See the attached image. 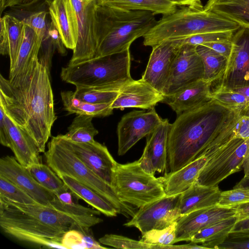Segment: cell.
I'll return each mask as SVG.
<instances>
[{
	"mask_svg": "<svg viewBox=\"0 0 249 249\" xmlns=\"http://www.w3.org/2000/svg\"><path fill=\"white\" fill-rule=\"evenodd\" d=\"M221 192L218 186H204L196 181L180 194L178 204L180 216L195 211L217 205Z\"/></svg>",
	"mask_w": 249,
	"mask_h": 249,
	"instance_id": "cell-25",
	"label": "cell"
},
{
	"mask_svg": "<svg viewBox=\"0 0 249 249\" xmlns=\"http://www.w3.org/2000/svg\"><path fill=\"white\" fill-rule=\"evenodd\" d=\"M238 112L212 99L178 115L171 124L168 134V173L177 171L200 157Z\"/></svg>",
	"mask_w": 249,
	"mask_h": 249,
	"instance_id": "cell-2",
	"label": "cell"
},
{
	"mask_svg": "<svg viewBox=\"0 0 249 249\" xmlns=\"http://www.w3.org/2000/svg\"><path fill=\"white\" fill-rule=\"evenodd\" d=\"M203 8L249 29V0H208Z\"/></svg>",
	"mask_w": 249,
	"mask_h": 249,
	"instance_id": "cell-28",
	"label": "cell"
},
{
	"mask_svg": "<svg viewBox=\"0 0 249 249\" xmlns=\"http://www.w3.org/2000/svg\"><path fill=\"white\" fill-rule=\"evenodd\" d=\"M99 242L101 244L116 249H152L153 246L141 240L138 241L114 234H106L99 239Z\"/></svg>",
	"mask_w": 249,
	"mask_h": 249,
	"instance_id": "cell-42",
	"label": "cell"
},
{
	"mask_svg": "<svg viewBox=\"0 0 249 249\" xmlns=\"http://www.w3.org/2000/svg\"><path fill=\"white\" fill-rule=\"evenodd\" d=\"M240 27L235 22L204 8L182 6L157 21L143 36V44L152 47L166 40L206 33L236 32Z\"/></svg>",
	"mask_w": 249,
	"mask_h": 249,
	"instance_id": "cell-5",
	"label": "cell"
},
{
	"mask_svg": "<svg viewBox=\"0 0 249 249\" xmlns=\"http://www.w3.org/2000/svg\"><path fill=\"white\" fill-rule=\"evenodd\" d=\"M237 219L234 216L218 221L195 234L190 241L201 244L206 249H218L228 237Z\"/></svg>",
	"mask_w": 249,
	"mask_h": 249,
	"instance_id": "cell-31",
	"label": "cell"
},
{
	"mask_svg": "<svg viewBox=\"0 0 249 249\" xmlns=\"http://www.w3.org/2000/svg\"><path fill=\"white\" fill-rule=\"evenodd\" d=\"M206 249L205 247L203 246L202 245H198V244L194 243L193 242L190 241V243L187 244L181 245H168V246H164L162 247L161 249Z\"/></svg>",
	"mask_w": 249,
	"mask_h": 249,
	"instance_id": "cell-54",
	"label": "cell"
},
{
	"mask_svg": "<svg viewBox=\"0 0 249 249\" xmlns=\"http://www.w3.org/2000/svg\"><path fill=\"white\" fill-rule=\"evenodd\" d=\"M4 119L7 130L5 146L11 149L18 162L26 168L32 164L41 163L40 152L32 138L6 113Z\"/></svg>",
	"mask_w": 249,
	"mask_h": 249,
	"instance_id": "cell-22",
	"label": "cell"
},
{
	"mask_svg": "<svg viewBox=\"0 0 249 249\" xmlns=\"http://www.w3.org/2000/svg\"><path fill=\"white\" fill-rule=\"evenodd\" d=\"M235 211L236 221L249 218V202L232 207Z\"/></svg>",
	"mask_w": 249,
	"mask_h": 249,
	"instance_id": "cell-52",
	"label": "cell"
},
{
	"mask_svg": "<svg viewBox=\"0 0 249 249\" xmlns=\"http://www.w3.org/2000/svg\"><path fill=\"white\" fill-rule=\"evenodd\" d=\"M0 196L18 203H37L20 188L1 176H0Z\"/></svg>",
	"mask_w": 249,
	"mask_h": 249,
	"instance_id": "cell-41",
	"label": "cell"
},
{
	"mask_svg": "<svg viewBox=\"0 0 249 249\" xmlns=\"http://www.w3.org/2000/svg\"><path fill=\"white\" fill-rule=\"evenodd\" d=\"M171 124L162 119L155 129L146 136L143 153L138 160L147 173L154 175L156 172L167 171V142Z\"/></svg>",
	"mask_w": 249,
	"mask_h": 249,
	"instance_id": "cell-17",
	"label": "cell"
},
{
	"mask_svg": "<svg viewBox=\"0 0 249 249\" xmlns=\"http://www.w3.org/2000/svg\"><path fill=\"white\" fill-rule=\"evenodd\" d=\"M180 196H165L139 208L124 225L135 227L142 234L152 230L170 226L181 217L178 210Z\"/></svg>",
	"mask_w": 249,
	"mask_h": 249,
	"instance_id": "cell-10",
	"label": "cell"
},
{
	"mask_svg": "<svg viewBox=\"0 0 249 249\" xmlns=\"http://www.w3.org/2000/svg\"><path fill=\"white\" fill-rule=\"evenodd\" d=\"M65 144L88 167L112 186L114 169L117 162L107 147L96 141L78 143L59 135Z\"/></svg>",
	"mask_w": 249,
	"mask_h": 249,
	"instance_id": "cell-15",
	"label": "cell"
},
{
	"mask_svg": "<svg viewBox=\"0 0 249 249\" xmlns=\"http://www.w3.org/2000/svg\"><path fill=\"white\" fill-rule=\"evenodd\" d=\"M0 176L12 182L38 204L51 206L55 196L53 192L36 181L27 169L20 164L15 157L6 156L0 159Z\"/></svg>",
	"mask_w": 249,
	"mask_h": 249,
	"instance_id": "cell-16",
	"label": "cell"
},
{
	"mask_svg": "<svg viewBox=\"0 0 249 249\" xmlns=\"http://www.w3.org/2000/svg\"><path fill=\"white\" fill-rule=\"evenodd\" d=\"M249 148V139H234L205 156L208 161L196 181L207 186L218 184L242 169L244 158Z\"/></svg>",
	"mask_w": 249,
	"mask_h": 249,
	"instance_id": "cell-9",
	"label": "cell"
},
{
	"mask_svg": "<svg viewBox=\"0 0 249 249\" xmlns=\"http://www.w3.org/2000/svg\"><path fill=\"white\" fill-rule=\"evenodd\" d=\"M212 98L225 107L242 113L249 112V99L233 89L217 87L212 89Z\"/></svg>",
	"mask_w": 249,
	"mask_h": 249,
	"instance_id": "cell-37",
	"label": "cell"
},
{
	"mask_svg": "<svg viewBox=\"0 0 249 249\" xmlns=\"http://www.w3.org/2000/svg\"><path fill=\"white\" fill-rule=\"evenodd\" d=\"M93 117L77 115L68 128V132L63 136L68 140L78 143L92 142L98 134L92 123Z\"/></svg>",
	"mask_w": 249,
	"mask_h": 249,
	"instance_id": "cell-36",
	"label": "cell"
},
{
	"mask_svg": "<svg viewBox=\"0 0 249 249\" xmlns=\"http://www.w3.org/2000/svg\"><path fill=\"white\" fill-rule=\"evenodd\" d=\"M5 114V110L2 106L0 104V142L4 146L6 145L7 136V130L4 119Z\"/></svg>",
	"mask_w": 249,
	"mask_h": 249,
	"instance_id": "cell-51",
	"label": "cell"
},
{
	"mask_svg": "<svg viewBox=\"0 0 249 249\" xmlns=\"http://www.w3.org/2000/svg\"><path fill=\"white\" fill-rule=\"evenodd\" d=\"M235 32L228 31L206 33L173 40L179 47L184 44L196 46L210 42L231 40L232 39Z\"/></svg>",
	"mask_w": 249,
	"mask_h": 249,
	"instance_id": "cell-40",
	"label": "cell"
},
{
	"mask_svg": "<svg viewBox=\"0 0 249 249\" xmlns=\"http://www.w3.org/2000/svg\"><path fill=\"white\" fill-rule=\"evenodd\" d=\"M69 191L56 195L58 199L64 204H70L74 202L72 199L73 195L71 191L69 192Z\"/></svg>",
	"mask_w": 249,
	"mask_h": 249,
	"instance_id": "cell-55",
	"label": "cell"
},
{
	"mask_svg": "<svg viewBox=\"0 0 249 249\" xmlns=\"http://www.w3.org/2000/svg\"><path fill=\"white\" fill-rule=\"evenodd\" d=\"M0 104L44 153L57 119L48 62L42 57L35 61L25 74L14 80L0 74Z\"/></svg>",
	"mask_w": 249,
	"mask_h": 249,
	"instance_id": "cell-1",
	"label": "cell"
},
{
	"mask_svg": "<svg viewBox=\"0 0 249 249\" xmlns=\"http://www.w3.org/2000/svg\"><path fill=\"white\" fill-rule=\"evenodd\" d=\"M232 89L244 94L249 99V86Z\"/></svg>",
	"mask_w": 249,
	"mask_h": 249,
	"instance_id": "cell-58",
	"label": "cell"
},
{
	"mask_svg": "<svg viewBox=\"0 0 249 249\" xmlns=\"http://www.w3.org/2000/svg\"><path fill=\"white\" fill-rule=\"evenodd\" d=\"M212 84L203 79L194 82L174 94L164 97L165 103L178 115L200 107L212 100Z\"/></svg>",
	"mask_w": 249,
	"mask_h": 249,
	"instance_id": "cell-23",
	"label": "cell"
},
{
	"mask_svg": "<svg viewBox=\"0 0 249 249\" xmlns=\"http://www.w3.org/2000/svg\"><path fill=\"white\" fill-rule=\"evenodd\" d=\"M247 86H249V29L240 27L234 34L231 52L217 87L232 89Z\"/></svg>",
	"mask_w": 249,
	"mask_h": 249,
	"instance_id": "cell-14",
	"label": "cell"
},
{
	"mask_svg": "<svg viewBox=\"0 0 249 249\" xmlns=\"http://www.w3.org/2000/svg\"><path fill=\"white\" fill-rule=\"evenodd\" d=\"M27 169L36 181L55 195L69 191L61 178L47 164H34Z\"/></svg>",
	"mask_w": 249,
	"mask_h": 249,
	"instance_id": "cell-35",
	"label": "cell"
},
{
	"mask_svg": "<svg viewBox=\"0 0 249 249\" xmlns=\"http://www.w3.org/2000/svg\"><path fill=\"white\" fill-rule=\"evenodd\" d=\"M164 98L162 93L142 78L131 81L119 90V93L111 104L115 108H138L150 109Z\"/></svg>",
	"mask_w": 249,
	"mask_h": 249,
	"instance_id": "cell-20",
	"label": "cell"
},
{
	"mask_svg": "<svg viewBox=\"0 0 249 249\" xmlns=\"http://www.w3.org/2000/svg\"><path fill=\"white\" fill-rule=\"evenodd\" d=\"M197 52L204 67L203 79L212 85L219 80L223 75L228 63V59L205 46H196Z\"/></svg>",
	"mask_w": 249,
	"mask_h": 249,
	"instance_id": "cell-34",
	"label": "cell"
},
{
	"mask_svg": "<svg viewBox=\"0 0 249 249\" xmlns=\"http://www.w3.org/2000/svg\"><path fill=\"white\" fill-rule=\"evenodd\" d=\"M218 249H249V236H228Z\"/></svg>",
	"mask_w": 249,
	"mask_h": 249,
	"instance_id": "cell-46",
	"label": "cell"
},
{
	"mask_svg": "<svg viewBox=\"0 0 249 249\" xmlns=\"http://www.w3.org/2000/svg\"><path fill=\"white\" fill-rule=\"evenodd\" d=\"M196 47L189 44L179 47L162 91L164 97L171 95L188 85L203 78V64Z\"/></svg>",
	"mask_w": 249,
	"mask_h": 249,
	"instance_id": "cell-12",
	"label": "cell"
},
{
	"mask_svg": "<svg viewBox=\"0 0 249 249\" xmlns=\"http://www.w3.org/2000/svg\"><path fill=\"white\" fill-rule=\"evenodd\" d=\"M129 49L62 68L63 81L77 87L118 91L131 81Z\"/></svg>",
	"mask_w": 249,
	"mask_h": 249,
	"instance_id": "cell-6",
	"label": "cell"
},
{
	"mask_svg": "<svg viewBox=\"0 0 249 249\" xmlns=\"http://www.w3.org/2000/svg\"><path fill=\"white\" fill-rule=\"evenodd\" d=\"M0 53L8 55L10 71L15 65L24 36V23L16 17L5 15L0 18Z\"/></svg>",
	"mask_w": 249,
	"mask_h": 249,
	"instance_id": "cell-24",
	"label": "cell"
},
{
	"mask_svg": "<svg viewBox=\"0 0 249 249\" xmlns=\"http://www.w3.org/2000/svg\"><path fill=\"white\" fill-rule=\"evenodd\" d=\"M119 93V90H104L91 88L77 87L74 95L80 100L92 104L112 103Z\"/></svg>",
	"mask_w": 249,
	"mask_h": 249,
	"instance_id": "cell-39",
	"label": "cell"
},
{
	"mask_svg": "<svg viewBox=\"0 0 249 249\" xmlns=\"http://www.w3.org/2000/svg\"><path fill=\"white\" fill-rule=\"evenodd\" d=\"M61 244L66 249H86L84 234L77 229L68 231L62 237Z\"/></svg>",
	"mask_w": 249,
	"mask_h": 249,
	"instance_id": "cell-45",
	"label": "cell"
},
{
	"mask_svg": "<svg viewBox=\"0 0 249 249\" xmlns=\"http://www.w3.org/2000/svg\"><path fill=\"white\" fill-rule=\"evenodd\" d=\"M179 47L173 40L163 41L152 47L142 79L162 93Z\"/></svg>",
	"mask_w": 249,
	"mask_h": 249,
	"instance_id": "cell-19",
	"label": "cell"
},
{
	"mask_svg": "<svg viewBox=\"0 0 249 249\" xmlns=\"http://www.w3.org/2000/svg\"><path fill=\"white\" fill-rule=\"evenodd\" d=\"M208 160L202 155L177 171L161 177L166 196L180 195L189 188L196 181Z\"/></svg>",
	"mask_w": 249,
	"mask_h": 249,
	"instance_id": "cell-26",
	"label": "cell"
},
{
	"mask_svg": "<svg viewBox=\"0 0 249 249\" xmlns=\"http://www.w3.org/2000/svg\"><path fill=\"white\" fill-rule=\"evenodd\" d=\"M237 187L249 188V176L244 177L233 188Z\"/></svg>",
	"mask_w": 249,
	"mask_h": 249,
	"instance_id": "cell-57",
	"label": "cell"
},
{
	"mask_svg": "<svg viewBox=\"0 0 249 249\" xmlns=\"http://www.w3.org/2000/svg\"><path fill=\"white\" fill-rule=\"evenodd\" d=\"M46 163L57 175L71 177L95 191L124 216L132 217L135 209L119 198L113 187L100 178L63 142L60 135L53 137L44 152Z\"/></svg>",
	"mask_w": 249,
	"mask_h": 249,
	"instance_id": "cell-7",
	"label": "cell"
},
{
	"mask_svg": "<svg viewBox=\"0 0 249 249\" xmlns=\"http://www.w3.org/2000/svg\"><path fill=\"white\" fill-rule=\"evenodd\" d=\"M229 236H249V218L236 221Z\"/></svg>",
	"mask_w": 249,
	"mask_h": 249,
	"instance_id": "cell-50",
	"label": "cell"
},
{
	"mask_svg": "<svg viewBox=\"0 0 249 249\" xmlns=\"http://www.w3.org/2000/svg\"><path fill=\"white\" fill-rule=\"evenodd\" d=\"M202 45L208 47L226 57L228 60L232 47V39L208 43Z\"/></svg>",
	"mask_w": 249,
	"mask_h": 249,
	"instance_id": "cell-48",
	"label": "cell"
},
{
	"mask_svg": "<svg viewBox=\"0 0 249 249\" xmlns=\"http://www.w3.org/2000/svg\"><path fill=\"white\" fill-rule=\"evenodd\" d=\"M48 39L50 40L55 49L57 50L59 53L62 55L66 53L65 46L58 30L52 21L49 24Z\"/></svg>",
	"mask_w": 249,
	"mask_h": 249,
	"instance_id": "cell-47",
	"label": "cell"
},
{
	"mask_svg": "<svg viewBox=\"0 0 249 249\" xmlns=\"http://www.w3.org/2000/svg\"><path fill=\"white\" fill-rule=\"evenodd\" d=\"M242 169L244 170V177L249 176V148L244 156Z\"/></svg>",
	"mask_w": 249,
	"mask_h": 249,
	"instance_id": "cell-56",
	"label": "cell"
},
{
	"mask_svg": "<svg viewBox=\"0 0 249 249\" xmlns=\"http://www.w3.org/2000/svg\"><path fill=\"white\" fill-rule=\"evenodd\" d=\"M51 21L58 30L63 43L73 50L79 37L77 18L70 0H53L48 2Z\"/></svg>",
	"mask_w": 249,
	"mask_h": 249,
	"instance_id": "cell-21",
	"label": "cell"
},
{
	"mask_svg": "<svg viewBox=\"0 0 249 249\" xmlns=\"http://www.w3.org/2000/svg\"><path fill=\"white\" fill-rule=\"evenodd\" d=\"M154 108L124 115L117 128L118 155H124L138 141L151 133L161 122Z\"/></svg>",
	"mask_w": 249,
	"mask_h": 249,
	"instance_id": "cell-13",
	"label": "cell"
},
{
	"mask_svg": "<svg viewBox=\"0 0 249 249\" xmlns=\"http://www.w3.org/2000/svg\"><path fill=\"white\" fill-rule=\"evenodd\" d=\"M233 208L216 205L192 212L181 216L176 222L174 244L190 241L198 231L221 220L234 216Z\"/></svg>",
	"mask_w": 249,
	"mask_h": 249,
	"instance_id": "cell-18",
	"label": "cell"
},
{
	"mask_svg": "<svg viewBox=\"0 0 249 249\" xmlns=\"http://www.w3.org/2000/svg\"><path fill=\"white\" fill-rule=\"evenodd\" d=\"M39 0H0V12H2L8 7L30 6Z\"/></svg>",
	"mask_w": 249,
	"mask_h": 249,
	"instance_id": "cell-49",
	"label": "cell"
},
{
	"mask_svg": "<svg viewBox=\"0 0 249 249\" xmlns=\"http://www.w3.org/2000/svg\"><path fill=\"white\" fill-rule=\"evenodd\" d=\"M234 139H249V112H238L209 147L216 149Z\"/></svg>",
	"mask_w": 249,
	"mask_h": 249,
	"instance_id": "cell-33",
	"label": "cell"
},
{
	"mask_svg": "<svg viewBox=\"0 0 249 249\" xmlns=\"http://www.w3.org/2000/svg\"><path fill=\"white\" fill-rule=\"evenodd\" d=\"M48 13L41 11L34 13L22 20L25 24L31 27L42 39L43 42L48 37L49 24L47 22Z\"/></svg>",
	"mask_w": 249,
	"mask_h": 249,
	"instance_id": "cell-44",
	"label": "cell"
},
{
	"mask_svg": "<svg viewBox=\"0 0 249 249\" xmlns=\"http://www.w3.org/2000/svg\"><path fill=\"white\" fill-rule=\"evenodd\" d=\"M112 186L121 200L139 208L166 196L161 177L146 172L138 160L117 163Z\"/></svg>",
	"mask_w": 249,
	"mask_h": 249,
	"instance_id": "cell-8",
	"label": "cell"
},
{
	"mask_svg": "<svg viewBox=\"0 0 249 249\" xmlns=\"http://www.w3.org/2000/svg\"><path fill=\"white\" fill-rule=\"evenodd\" d=\"M176 222L161 230H152L142 234L140 240L152 245V249H161L164 246L174 244L176 238Z\"/></svg>",
	"mask_w": 249,
	"mask_h": 249,
	"instance_id": "cell-38",
	"label": "cell"
},
{
	"mask_svg": "<svg viewBox=\"0 0 249 249\" xmlns=\"http://www.w3.org/2000/svg\"><path fill=\"white\" fill-rule=\"evenodd\" d=\"M73 196L80 198L108 217L116 216L117 210L100 194L76 179L65 175H57Z\"/></svg>",
	"mask_w": 249,
	"mask_h": 249,
	"instance_id": "cell-29",
	"label": "cell"
},
{
	"mask_svg": "<svg viewBox=\"0 0 249 249\" xmlns=\"http://www.w3.org/2000/svg\"><path fill=\"white\" fill-rule=\"evenodd\" d=\"M99 4L126 11H149L163 16L177 9V6L170 0H99Z\"/></svg>",
	"mask_w": 249,
	"mask_h": 249,
	"instance_id": "cell-30",
	"label": "cell"
},
{
	"mask_svg": "<svg viewBox=\"0 0 249 249\" xmlns=\"http://www.w3.org/2000/svg\"><path fill=\"white\" fill-rule=\"evenodd\" d=\"M61 97L64 109L69 114L84 115L94 118L107 117L113 113L112 103L92 104L85 102L76 97L72 91H62Z\"/></svg>",
	"mask_w": 249,
	"mask_h": 249,
	"instance_id": "cell-32",
	"label": "cell"
},
{
	"mask_svg": "<svg viewBox=\"0 0 249 249\" xmlns=\"http://www.w3.org/2000/svg\"><path fill=\"white\" fill-rule=\"evenodd\" d=\"M157 22L155 15L151 12L126 11L99 4L96 10L95 57L129 49L134 40L143 37Z\"/></svg>",
	"mask_w": 249,
	"mask_h": 249,
	"instance_id": "cell-4",
	"label": "cell"
},
{
	"mask_svg": "<svg viewBox=\"0 0 249 249\" xmlns=\"http://www.w3.org/2000/svg\"><path fill=\"white\" fill-rule=\"evenodd\" d=\"M249 202V188L237 187L221 191L217 205L232 208Z\"/></svg>",
	"mask_w": 249,
	"mask_h": 249,
	"instance_id": "cell-43",
	"label": "cell"
},
{
	"mask_svg": "<svg viewBox=\"0 0 249 249\" xmlns=\"http://www.w3.org/2000/svg\"><path fill=\"white\" fill-rule=\"evenodd\" d=\"M178 6H189L196 9H202L204 6L202 5L201 0H170Z\"/></svg>",
	"mask_w": 249,
	"mask_h": 249,
	"instance_id": "cell-53",
	"label": "cell"
},
{
	"mask_svg": "<svg viewBox=\"0 0 249 249\" xmlns=\"http://www.w3.org/2000/svg\"><path fill=\"white\" fill-rule=\"evenodd\" d=\"M42 39L29 26L25 24L23 41L13 69L9 71V80L23 75L34 62L38 60Z\"/></svg>",
	"mask_w": 249,
	"mask_h": 249,
	"instance_id": "cell-27",
	"label": "cell"
},
{
	"mask_svg": "<svg viewBox=\"0 0 249 249\" xmlns=\"http://www.w3.org/2000/svg\"><path fill=\"white\" fill-rule=\"evenodd\" d=\"M78 218L52 206L21 204L0 196V226L6 234L21 241L49 248L66 249L64 234Z\"/></svg>",
	"mask_w": 249,
	"mask_h": 249,
	"instance_id": "cell-3",
	"label": "cell"
},
{
	"mask_svg": "<svg viewBox=\"0 0 249 249\" xmlns=\"http://www.w3.org/2000/svg\"><path fill=\"white\" fill-rule=\"evenodd\" d=\"M76 14L79 37L76 47L68 64H74L95 56L96 10L99 0H70Z\"/></svg>",
	"mask_w": 249,
	"mask_h": 249,
	"instance_id": "cell-11",
	"label": "cell"
}]
</instances>
